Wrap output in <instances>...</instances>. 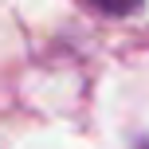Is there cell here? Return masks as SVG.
<instances>
[{
  "instance_id": "6da1fadb",
  "label": "cell",
  "mask_w": 149,
  "mask_h": 149,
  "mask_svg": "<svg viewBox=\"0 0 149 149\" xmlns=\"http://www.w3.org/2000/svg\"><path fill=\"white\" fill-rule=\"evenodd\" d=\"M94 8H102L106 16H130L134 8H141V0H90Z\"/></svg>"
}]
</instances>
